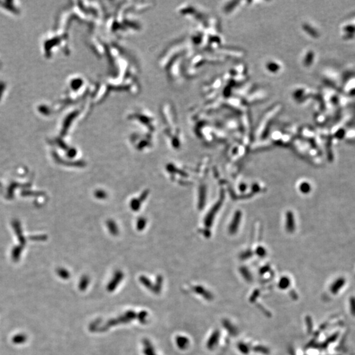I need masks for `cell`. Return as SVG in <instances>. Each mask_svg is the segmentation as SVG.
Here are the masks:
<instances>
[{
	"mask_svg": "<svg viewBox=\"0 0 355 355\" xmlns=\"http://www.w3.org/2000/svg\"><path fill=\"white\" fill-rule=\"evenodd\" d=\"M350 304H351V312L353 315H355V298L354 297L351 298Z\"/></svg>",
	"mask_w": 355,
	"mask_h": 355,
	"instance_id": "3957f363",
	"label": "cell"
},
{
	"mask_svg": "<svg viewBox=\"0 0 355 355\" xmlns=\"http://www.w3.org/2000/svg\"><path fill=\"white\" fill-rule=\"evenodd\" d=\"M2 3V6L4 7L5 8H6L9 10H10V11H12L15 13H17L18 11V9H16V7H15L13 6V5L12 4L13 2H1Z\"/></svg>",
	"mask_w": 355,
	"mask_h": 355,
	"instance_id": "7a4b0ae2",
	"label": "cell"
},
{
	"mask_svg": "<svg viewBox=\"0 0 355 355\" xmlns=\"http://www.w3.org/2000/svg\"><path fill=\"white\" fill-rule=\"evenodd\" d=\"M5 84L3 82H0V99H1L2 95H3V93L5 90Z\"/></svg>",
	"mask_w": 355,
	"mask_h": 355,
	"instance_id": "277c9868",
	"label": "cell"
},
{
	"mask_svg": "<svg viewBox=\"0 0 355 355\" xmlns=\"http://www.w3.org/2000/svg\"><path fill=\"white\" fill-rule=\"evenodd\" d=\"M344 284H345V281H344L343 280H337V281H335L334 283V285H333L332 287H331V291L333 293H337L340 290L341 288L343 286Z\"/></svg>",
	"mask_w": 355,
	"mask_h": 355,
	"instance_id": "6da1fadb",
	"label": "cell"
}]
</instances>
